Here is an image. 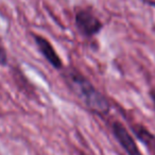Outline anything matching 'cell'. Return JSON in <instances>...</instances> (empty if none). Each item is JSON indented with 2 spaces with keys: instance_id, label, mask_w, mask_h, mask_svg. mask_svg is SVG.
Instances as JSON below:
<instances>
[{
  "instance_id": "cell-2",
  "label": "cell",
  "mask_w": 155,
  "mask_h": 155,
  "mask_svg": "<svg viewBox=\"0 0 155 155\" xmlns=\"http://www.w3.org/2000/svg\"><path fill=\"white\" fill-rule=\"evenodd\" d=\"M74 26L85 38L95 37L103 30L104 24L95 10L89 7H78L74 10Z\"/></svg>"
},
{
  "instance_id": "cell-8",
  "label": "cell",
  "mask_w": 155,
  "mask_h": 155,
  "mask_svg": "<svg viewBox=\"0 0 155 155\" xmlns=\"http://www.w3.org/2000/svg\"><path fill=\"white\" fill-rule=\"evenodd\" d=\"M142 2H144L146 5H150V7L155 8V0H142Z\"/></svg>"
},
{
  "instance_id": "cell-3",
  "label": "cell",
  "mask_w": 155,
  "mask_h": 155,
  "mask_svg": "<svg viewBox=\"0 0 155 155\" xmlns=\"http://www.w3.org/2000/svg\"><path fill=\"white\" fill-rule=\"evenodd\" d=\"M110 129L116 141L127 155H143L140 151L133 134L121 121L113 120L110 124Z\"/></svg>"
},
{
  "instance_id": "cell-7",
  "label": "cell",
  "mask_w": 155,
  "mask_h": 155,
  "mask_svg": "<svg viewBox=\"0 0 155 155\" xmlns=\"http://www.w3.org/2000/svg\"><path fill=\"white\" fill-rule=\"evenodd\" d=\"M149 96H150V99H151V101H152L153 108H154V112H155V87H152V88L149 91Z\"/></svg>"
},
{
  "instance_id": "cell-9",
  "label": "cell",
  "mask_w": 155,
  "mask_h": 155,
  "mask_svg": "<svg viewBox=\"0 0 155 155\" xmlns=\"http://www.w3.org/2000/svg\"><path fill=\"white\" fill-rule=\"evenodd\" d=\"M78 155H88V154H86V153H84V152H82V151H80Z\"/></svg>"
},
{
  "instance_id": "cell-4",
  "label": "cell",
  "mask_w": 155,
  "mask_h": 155,
  "mask_svg": "<svg viewBox=\"0 0 155 155\" xmlns=\"http://www.w3.org/2000/svg\"><path fill=\"white\" fill-rule=\"evenodd\" d=\"M33 38H34L35 44L37 46V49L39 50L41 55L45 58V60L56 70H62L65 67L64 63H63L61 56L58 55V53L56 52L55 48L51 44V41L39 34H33Z\"/></svg>"
},
{
  "instance_id": "cell-1",
  "label": "cell",
  "mask_w": 155,
  "mask_h": 155,
  "mask_svg": "<svg viewBox=\"0 0 155 155\" xmlns=\"http://www.w3.org/2000/svg\"><path fill=\"white\" fill-rule=\"evenodd\" d=\"M61 72L66 86L87 110L99 116H105L110 113L108 99L82 71L71 65L64 67Z\"/></svg>"
},
{
  "instance_id": "cell-6",
  "label": "cell",
  "mask_w": 155,
  "mask_h": 155,
  "mask_svg": "<svg viewBox=\"0 0 155 155\" xmlns=\"http://www.w3.org/2000/svg\"><path fill=\"white\" fill-rule=\"evenodd\" d=\"M7 64H8L7 50H5L1 39H0V65H1V66H5Z\"/></svg>"
},
{
  "instance_id": "cell-5",
  "label": "cell",
  "mask_w": 155,
  "mask_h": 155,
  "mask_svg": "<svg viewBox=\"0 0 155 155\" xmlns=\"http://www.w3.org/2000/svg\"><path fill=\"white\" fill-rule=\"evenodd\" d=\"M131 131L140 142L155 150V135L151 133L144 125L141 123H133L131 125Z\"/></svg>"
}]
</instances>
